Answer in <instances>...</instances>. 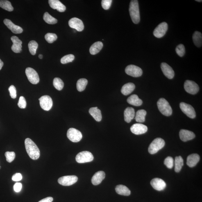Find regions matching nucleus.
Here are the masks:
<instances>
[{"mask_svg": "<svg viewBox=\"0 0 202 202\" xmlns=\"http://www.w3.org/2000/svg\"><path fill=\"white\" fill-rule=\"evenodd\" d=\"M179 136L182 141L186 142L194 139L196 135L192 131L182 129L180 130L179 132Z\"/></svg>", "mask_w": 202, "mask_h": 202, "instance_id": "nucleus-20", "label": "nucleus"}, {"mask_svg": "<svg viewBox=\"0 0 202 202\" xmlns=\"http://www.w3.org/2000/svg\"><path fill=\"white\" fill-rule=\"evenodd\" d=\"M88 84V80L85 78L79 80L76 84L77 89L80 92H83L85 90Z\"/></svg>", "mask_w": 202, "mask_h": 202, "instance_id": "nucleus-33", "label": "nucleus"}, {"mask_svg": "<svg viewBox=\"0 0 202 202\" xmlns=\"http://www.w3.org/2000/svg\"><path fill=\"white\" fill-rule=\"evenodd\" d=\"M11 40L13 45L11 47V49L14 52L16 53H21L22 51V42L17 37L13 36L11 37Z\"/></svg>", "mask_w": 202, "mask_h": 202, "instance_id": "nucleus-19", "label": "nucleus"}, {"mask_svg": "<svg viewBox=\"0 0 202 202\" xmlns=\"http://www.w3.org/2000/svg\"><path fill=\"white\" fill-rule=\"evenodd\" d=\"M94 160V157L90 152L85 151L80 152L76 155V160L79 163L90 162Z\"/></svg>", "mask_w": 202, "mask_h": 202, "instance_id": "nucleus-5", "label": "nucleus"}, {"mask_svg": "<svg viewBox=\"0 0 202 202\" xmlns=\"http://www.w3.org/2000/svg\"><path fill=\"white\" fill-rule=\"evenodd\" d=\"M1 167H0V169H1Z\"/></svg>", "mask_w": 202, "mask_h": 202, "instance_id": "nucleus-52", "label": "nucleus"}, {"mask_svg": "<svg viewBox=\"0 0 202 202\" xmlns=\"http://www.w3.org/2000/svg\"><path fill=\"white\" fill-rule=\"evenodd\" d=\"M151 185L155 190L158 191L163 190L166 187L165 182L160 178H154L151 182Z\"/></svg>", "mask_w": 202, "mask_h": 202, "instance_id": "nucleus-16", "label": "nucleus"}, {"mask_svg": "<svg viewBox=\"0 0 202 202\" xmlns=\"http://www.w3.org/2000/svg\"><path fill=\"white\" fill-rule=\"evenodd\" d=\"M147 114L146 111L144 110H139L136 113L135 119L137 122H144L145 121V117Z\"/></svg>", "mask_w": 202, "mask_h": 202, "instance_id": "nucleus-31", "label": "nucleus"}, {"mask_svg": "<svg viewBox=\"0 0 202 202\" xmlns=\"http://www.w3.org/2000/svg\"><path fill=\"white\" fill-rule=\"evenodd\" d=\"M78 180L76 176H67L61 177L58 178V182L61 185L64 186H69L76 183Z\"/></svg>", "mask_w": 202, "mask_h": 202, "instance_id": "nucleus-10", "label": "nucleus"}, {"mask_svg": "<svg viewBox=\"0 0 202 202\" xmlns=\"http://www.w3.org/2000/svg\"><path fill=\"white\" fill-rule=\"evenodd\" d=\"M162 72L164 75L169 79H172L174 78V72L172 67H170L169 64L165 62H162L161 65Z\"/></svg>", "mask_w": 202, "mask_h": 202, "instance_id": "nucleus-17", "label": "nucleus"}, {"mask_svg": "<svg viewBox=\"0 0 202 202\" xmlns=\"http://www.w3.org/2000/svg\"><path fill=\"white\" fill-rule=\"evenodd\" d=\"M165 141L161 138L154 139L150 144L148 151L151 154H154L163 148L165 146Z\"/></svg>", "mask_w": 202, "mask_h": 202, "instance_id": "nucleus-4", "label": "nucleus"}, {"mask_svg": "<svg viewBox=\"0 0 202 202\" xmlns=\"http://www.w3.org/2000/svg\"><path fill=\"white\" fill-rule=\"evenodd\" d=\"M22 185L20 183H16L14 186V191L16 192H20L22 189Z\"/></svg>", "mask_w": 202, "mask_h": 202, "instance_id": "nucleus-47", "label": "nucleus"}, {"mask_svg": "<svg viewBox=\"0 0 202 202\" xmlns=\"http://www.w3.org/2000/svg\"><path fill=\"white\" fill-rule=\"evenodd\" d=\"M69 25L71 28H74L78 32H81L84 29L83 21L77 18L74 17L70 19Z\"/></svg>", "mask_w": 202, "mask_h": 202, "instance_id": "nucleus-14", "label": "nucleus"}, {"mask_svg": "<svg viewBox=\"0 0 202 202\" xmlns=\"http://www.w3.org/2000/svg\"><path fill=\"white\" fill-rule=\"evenodd\" d=\"M168 24L165 22L161 23L155 28L153 34L157 38H161L165 35L168 30Z\"/></svg>", "mask_w": 202, "mask_h": 202, "instance_id": "nucleus-13", "label": "nucleus"}, {"mask_svg": "<svg viewBox=\"0 0 202 202\" xmlns=\"http://www.w3.org/2000/svg\"><path fill=\"white\" fill-rule=\"evenodd\" d=\"M200 157L199 155L196 153L191 154L187 157V164L190 167H193L196 166L199 162Z\"/></svg>", "mask_w": 202, "mask_h": 202, "instance_id": "nucleus-23", "label": "nucleus"}, {"mask_svg": "<svg viewBox=\"0 0 202 202\" xmlns=\"http://www.w3.org/2000/svg\"><path fill=\"white\" fill-rule=\"evenodd\" d=\"M180 108L182 112L187 117L194 119L196 117V113L193 107L186 103L181 102L180 104Z\"/></svg>", "mask_w": 202, "mask_h": 202, "instance_id": "nucleus-11", "label": "nucleus"}, {"mask_svg": "<svg viewBox=\"0 0 202 202\" xmlns=\"http://www.w3.org/2000/svg\"><path fill=\"white\" fill-rule=\"evenodd\" d=\"M91 115L96 121L100 122L101 120L102 115L101 110L97 107L91 108L89 111Z\"/></svg>", "mask_w": 202, "mask_h": 202, "instance_id": "nucleus-25", "label": "nucleus"}, {"mask_svg": "<svg viewBox=\"0 0 202 202\" xmlns=\"http://www.w3.org/2000/svg\"><path fill=\"white\" fill-rule=\"evenodd\" d=\"M74 59L75 56L74 55H67L62 57L61 59V62L62 64H67L72 62L74 60Z\"/></svg>", "mask_w": 202, "mask_h": 202, "instance_id": "nucleus-39", "label": "nucleus"}, {"mask_svg": "<svg viewBox=\"0 0 202 202\" xmlns=\"http://www.w3.org/2000/svg\"><path fill=\"white\" fill-rule=\"evenodd\" d=\"M125 71L127 74L134 77H139L143 74V71L140 67L132 64L126 67Z\"/></svg>", "mask_w": 202, "mask_h": 202, "instance_id": "nucleus-9", "label": "nucleus"}, {"mask_svg": "<svg viewBox=\"0 0 202 202\" xmlns=\"http://www.w3.org/2000/svg\"><path fill=\"white\" fill-rule=\"evenodd\" d=\"M112 0H102L101 1V6L105 10H108L111 5Z\"/></svg>", "mask_w": 202, "mask_h": 202, "instance_id": "nucleus-43", "label": "nucleus"}, {"mask_svg": "<svg viewBox=\"0 0 202 202\" xmlns=\"http://www.w3.org/2000/svg\"><path fill=\"white\" fill-rule=\"evenodd\" d=\"M183 165V160L181 156L176 157L175 159V171L179 172Z\"/></svg>", "mask_w": 202, "mask_h": 202, "instance_id": "nucleus-32", "label": "nucleus"}, {"mask_svg": "<svg viewBox=\"0 0 202 202\" xmlns=\"http://www.w3.org/2000/svg\"><path fill=\"white\" fill-rule=\"evenodd\" d=\"M38 46V44L35 41H31L29 42L28 47L30 52L32 55H35Z\"/></svg>", "mask_w": 202, "mask_h": 202, "instance_id": "nucleus-36", "label": "nucleus"}, {"mask_svg": "<svg viewBox=\"0 0 202 202\" xmlns=\"http://www.w3.org/2000/svg\"><path fill=\"white\" fill-rule=\"evenodd\" d=\"M18 106L21 109H25L26 107V101L25 99L23 96L19 97Z\"/></svg>", "mask_w": 202, "mask_h": 202, "instance_id": "nucleus-44", "label": "nucleus"}, {"mask_svg": "<svg viewBox=\"0 0 202 202\" xmlns=\"http://www.w3.org/2000/svg\"><path fill=\"white\" fill-rule=\"evenodd\" d=\"M196 1L198 2H202V1H200H200H198V0H197V1Z\"/></svg>", "mask_w": 202, "mask_h": 202, "instance_id": "nucleus-51", "label": "nucleus"}, {"mask_svg": "<svg viewBox=\"0 0 202 202\" xmlns=\"http://www.w3.org/2000/svg\"><path fill=\"white\" fill-rule=\"evenodd\" d=\"M184 88L187 92L192 94H196L199 90V87L195 82L190 80H187L184 84Z\"/></svg>", "mask_w": 202, "mask_h": 202, "instance_id": "nucleus-12", "label": "nucleus"}, {"mask_svg": "<svg viewBox=\"0 0 202 202\" xmlns=\"http://www.w3.org/2000/svg\"><path fill=\"white\" fill-rule=\"evenodd\" d=\"M127 101L130 104L136 106H140L143 103L142 100L139 99L138 96L136 94L130 96L128 98Z\"/></svg>", "mask_w": 202, "mask_h": 202, "instance_id": "nucleus-27", "label": "nucleus"}, {"mask_svg": "<svg viewBox=\"0 0 202 202\" xmlns=\"http://www.w3.org/2000/svg\"><path fill=\"white\" fill-rule=\"evenodd\" d=\"M3 23L7 27L11 30L12 33L15 34H20L22 33L23 28L20 26L14 24L10 19H5L3 21Z\"/></svg>", "mask_w": 202, "mask_h": 202, "instance_id": "nucleus-18", "label": "nucleus"}, {"mask_svg": "<svg viewBox=\"0 0 202 202\" xmlns=\"http://www.w3.org/2000/svg\"><path fill=\"white\" fill-rule=\"evenodd\" d=\"M105 173L103 171H99L94 175L92 178V182L93 185H97L101 183L104 179Z\"/></svg>", "mask_w": 202, "mask_h": 202, "instance_id": "nucleus-22", "label": "nucleus"}, {"mask_svg": "<svg viewBox=\"0 0 202 202\" xmlns=\"http://www.w3.org/2000/svg\"><path fill=\"white\" fill-rule=\"evenodd\" d=\"M67 137L71 142H78L81 140L83 135L80 131L74 128H70L68 130Z\"/></svg>", "mask_w": 202, "mask_h": 202, "instance_id": "nucleus-6", "label": "nucleus"}, {"mask_svg": "<svg viewBox=\"0 0 202 202\" xmlns=\"http://www.w3.org/2000/svg\"><path fill=\"white\" fill-rule=\"evenodd\" d=\"M103 47L102 42L100 41L97 42L93 44L90 49L91 54L95 55L101 50Z\"/></svg>", "mask_w": 202, "mask_h": 202, "instance_id": "nucleus-29", "label": "nucleus"}, {"mask_svg": "<svg viewBox=\"0 0 202 202\" xmlns=\"http://www.w3.org/2000/svg\"><path fill=\"white\" fill-rule=\"evenodd\" d=\"M115 191L118 194L124 196H129L131 194V191L126 186L123 185H117L116 187Z\"/></svg>", "mask_w": 202, "mask_h": 202, "instance_id": "nucleus-28", "label": "nucleus"}, {"mask_svg": "<svg viewBox=\"0 0 202 202\" xmlns=\"http://www.w3.org/2000/svg\"><path fill=\"white\" fill-rule=\"evenodd\" d=\"M130 130L132 133L136 135H140L146 133L148 131L147 127L141 124H134Z\"/></svg>", "mask_w": 202, "mask_h": 202, "instance_id": "nucleus-15", "label": "nucleus"}, {"mask_svg": "<svg viewBox=\"0 0 202 202\" xmlns=\"http://www.w3.org/2000/svg\"><path fill=\"white\" fill-rule=\"evenodd\" d=\"M192 39L194 44L198 47H201L202 45V35L201 32L196 31L193 35Z\"/></svg>", "mask_w": 202, "mask_h": 202, "instance_id": "nucleus-30", "label": "nucleus"}, {"mask_svg": "<svg viewBox=\"0 0 202 202\" xmlns=\"http://www.w3.org/2000/svg\"><path fill=\"white\" fill-rule=\"evenodd\" d=\"M157 106L160 111L166 116L172 115V109L167 101L164 98H161L157 102Z\"/></svg>", "mask_w": 202, "mask_h": 202, "instance_id": "nucleus-3", "label": "nucleus"}, {"mask_svg": "<svg viewBox=\"0 0 202 202\" xmlns=\"http://www.w3.org/2000/svg\"><path fill=\"white\" fill-rule=\"evenodd\" d=\"M22 179V176L20 173H16L12 177V180L14 181H20Z\"/></svg>", "mask_w": 202, "mask_h": 202, "instance_id": "nucleus-46", "label": "nucleus"}, {"mask_svg": "<svg viewBox=\"0 0 202 202\" xmlns=\"http://www.w3.org/2000/svg\"><path fill=\"white\" fill-rule=\"evenodd\" d=\"M135 88V85L133 83H128L123 86L121 92L125 96L128 95L133 92Z\"/></svg>", "mask_w": 202, "mask_h": 202, "instance_id": "nucleus-26", "label": "nucleus"}, {"mask_svg": "<svg viewBox=\"0 0 202 202\" xmlns=\"http://www.w3.org/2000/svg\"><path fill=\"white\" fill-rule=\"evenodd\" d=\"M50 6L54 10H57L60 12L65 11L66 7L65 5L62 4L58 0H49L48 1Z\"/></svg>", "mask_w": 202, "mask_h": 202, "instance_id": "nucleus-21", "label": "nucleus"}, {"mask_svg": "<svg viewBox=\"0 0 202 202\" xmlns=\"http://www.w3.org/2000/svg\"><path fill=\"white\" fill-rule=\"evenodd\" d=\"M5 156L6 160L8 162H11L14 161L15 157V154L14 152H6L5 153Z\"/></svg>", "mask_w": 202, "mask_h": 202, "instance_id": "nucleus-41", "label": "nucleus"}, {"mask_svg": "<svg viewBox=\"0 0 202 202\" xmlns=\"http://www.w3.org/2000/svg\"><path fill=\"white\" fill-rule=\"evenodd\" d=\"M40 105L43 110L49 111L51 110L53 105V100L49 96H42L39 99Z\"/></svg>", "mask_w": 202, "mask_h": 202, "instance_id": "nucleus-8", "label": "nucleus"}, {"mask_svg": "<svg viewBox=\"0 0 202 202\" xmlns=\"http://www.w3.org/2000/svg\"><path fill=\"white\" fill-rule=\"evenodd\" d=\"M43 19L46 23L49 24H55L58 22V20L50 15L47 12H45L44 14Z\"/></svg>", "mask_w": 202, "mask_h": 202, "instance_id": "nucleus-35", "label": "nucleus"}, {"mask_svg": "<svg viewBox=\"0 0 202 202\" xmlns=\"http://www.w3.org/2000/svg\"><path fill=\"white\" fill-rule=\"evenodd\" d=\"M53 198L51 197H48L40 200L38 202H52L53 201Z\"/></svg>", "mask_w": 202, "mask_h": 202, "instance_id": "nucleus-48", "label": "nucleus"}, {"mask_svg": "<svg viewBox=\"0 0 202 202\" xmlns=\"http://www.w3.org/2000/svg\"><path fill=\"white\" fill-rule=\"evenodd\" d=\"M130 14L133 23L137 24L140 21V14L139 11L138 1L133 0L130 2L129 6Z\"/></svg>", "mask_w": 202, "mask_h": 202, "instance_id": "nucleus-2", "label": "nucleus"}, {"mask_svg": "<svg viewBox=\"0 0 202 202\" xmlns=\"http://www.w3.org/2000/svg\"><path fill=\"white\" fill-rule=\"evenodd\" d=\"M39 58L42 59L43 58V55L42 54H39Z\"/></svg>", "mask_w": 202, "mask_h": 202, "instance_id": "nucleus-50", "label": "nucleus"}, {"mask_svg": "<svg viewBox=\"0 0 202 202\" xmlns=\"http://www.w3.org/2000/svg\"><path fill=\"white\" fill-rule=\"evenodd\" d=\"M8 90L10 93V96L12 99H15L17 97V91L14 86H10L8 88Z\"/></svg>", "mask_w": 202, "mask_h": 202, "instance_id": "nucleus-45", "label": "nucleus"}, {"mask_svg": "<svg viewBox=\"0 0 202 202\" xmlns=\"http://www.w3.org/2000/svg\"><path fill=\"white\" fill-rule=\"evenodd\" d=\"M176 53L180 57H183L185 53V48L183 44H180L176 48Z\"/></svg>", "mask_w": 202, "mask_h": 202, "instance_id": "nucleus-40", "label": "nucleus"}, {"mask_svg": "<svg viewBox=\"0 0 202 202\" xmlns=\"http://www.w3.org/2000/svg\"><path fill=\"white\" fill-rule=\"evenodd\" d=\"M53 85L57 90L60 91L63 88L64 84L61 79L55 78L53 80Z\"/></svg>", "mask_w": 202, "mask_h": 202, "instance_id": "nucleus-37", "label": "nucleus"}, {"mask_svg": "<svg viewBox=\"0 0 202 202\" xmlns=\"http://www.w3.org/2000/svg\"><path fill=\"white\" fill-rule=\"evenodd\" d=\"M26 74L28 80L33 84H37L39 82V78L37 71L31 67H28L26 69Z\"/></svg>", "mask_w": 202, "mask_h": 202, "instance_id": "nucleus-7", "label": "nucleus"}, {"mask_svg": "<svg viewBox=\"0 0 202 202\" xmlns=\"http://www.w3.org/2000/svg\"><path fill=\"white\" fill-rule=\"evenodd\" d=\"M25 145L28 156L33 160H37L40 156V152L37 146L31 139L27 138Z\"/></svg>", "mask_w": 202, "mask_h": 202, "instance_id": "nucleus-1", "label": "nucleus"}, {"mask_svg": "<svg viewBox=\"0 0 202 202\" xmlns=\"http://www.w3.org/2000/svg\"><path fill=\"white\" fill-rule=\"evenodd\" d=\"M135 110L131 107H128L124 112V120L127 123H130L135 117Z\"/></svg>", "mask_w": 202, "mask_h": 202, "instance_id": "nucleus-24", "label": "nucleus"}, {"mask_svg": "<svg viewBox=\"0 0 202 202\" xmlns=\"http://www.w3.org/2000/svg\"><path fill=\"white\" fill-rule=\"evenodd\" d=\"M45 40L49 44L53 43L58 38V37L55 34L53 33H47L45 37Z\"/></svg>", "mask_w": 202, "mask_h": 202, "instance_id": "nucleus-38", "label": "nucleus"}, {"mask_svg": "<svg viewBox=\"0 0 202 202\" xmlns=\"http://www.w3.org/2000/svg\"><path fill=\"white\" fill-rule=\"evenodd\" d=\"M3 66V62L1 59H0V70L2 68Z\"/></svg>", "mask_w": 202, "mask_h": 202, "instance_id": "nucleus-49", "label": "nucleus"}, {"mask_svg": "<svg viewBox=\"0 0 202 202\" xmlns=\"http://www.w3.org/2000/svg\"><path fill=\"white\" fill-rule=\"evenodd\" d=\"M0 7L8 11H12L14 10L13 7L10 2L6 0L0 1Z\"/></svg>", "mask_w": 202, "mask_h": 202, "instance_id": "nucleus-34", "label": "nucleus"}, {"mask_svg": "<svg viewBox=\"0 0 202 202\" xmlns=\"http://www.w3.org/2000/svg\"><path fill=\"white\" fill-rule=\"evenodd\" d=\"M164 164L169 169H172L174 166V160L172 157H168L164 160Z\"/></svg>", "mask_w": 202, "mask_h": 202, "instance_id": "nucleus-42", "label": "nucleus"}]
</instances>
